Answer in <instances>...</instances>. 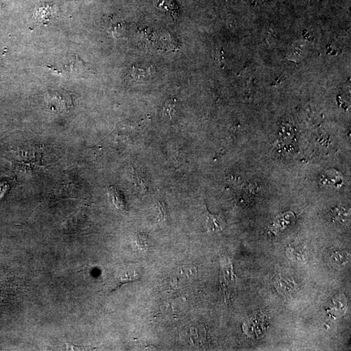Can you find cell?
I'll use <instances>...</instances> for the list:
<instances>
[{"label": "cell", "mask_w": 351, "mask_h": 351, "mask_svg": "<svg viewBox=\"0 0 351 351\" xmlns=\"http://www.w3.org/2000/svg\"><path fill=\"white\" fill-rule=\"evenodd\" d=\"M45 101L51 110L56 113H62L68 111L72 107V100L70 96L64 92L48 91Z\"/></svg>", "instance_id": "obj_1"}, {"label": "cell", "mask_w": 351, "mask_h": 351, "mask_svg": "<svg viewBox=\"0 0 351 351\" xmlns=\"http://www.w3.org/2000/svg\"><path fill=\"white\" fill-rule=\"evenodd\" d=\"M206 228L207 232H220L225 228L224 219L219 215H211L208 211L206 212Z\"/></svg>", "instance_id": "obj_2"}, {"label": "cell", "mask_w": 351, "mask_h": 351, "mask_svg": "<svg viewBox=\"0 0 351 351\" xmlns=\"http://www.w3.org/2000/svg\"><path fill=\"white\" fill-rule=\"evenodd\" d=\"M275 286L278 291H281L283 295H290L296 291V286L291 280H286L281 277L276 280Z\"/></svg>", "instance_id": "obj_3"}, {"label": "cell", "mask_w": 351, "mask_h": 351, "mask_svg": "<svg viewBox=\"0 0 351 351\" xmlns=\"http://www.w3.org/2000/svg\"><path fill=\"white\" fill-rule=\"evenodd\" d=\"M137 244L141 250H145L148 247L146 235L139 234L137 236Z\"/></svg>", "instance_id": "obj_4"}]
</instances>
